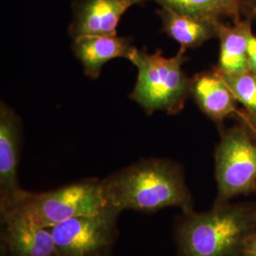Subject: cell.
Segmentation results:
<instances>
[{
  "label": "cell",
  "instance_id": "18",
  "mask_svg": "<svg viewBox=\"0 0 256 256\" xmlns=\"http://www.w3.org/2000/svg\"><path fill=\"white\" fill-rule=\"evenodd\" d=\"M243 256H256V230L248 239Z\"/></svg>",
  "mask_w": 256,
  "mask_h": 256
},
{
  "label": "cell",
  "instance_id": "4",
  "mask_svg": "<svg viewBox=\"0 0 256 256\" xmlns=\"http://www.w3.org/2000/svg\"><path fill=\"white\" fill-rule=\"evenodd\" d=\"M185 54L180 48L173 57H165L160 50L154 54L138 50L132 62L137 66V82L130 98L148 114L164 111L174 115L183 110L191 96V78L182 68Z\"/></svg>",
  "mask_w": 256,
  "mask_h": 256
},
{
  "label": "cell",
  "instance_id": "19",
  "mask_svg": "<svg viewBox=\"0 0 256 256\" xmlns=\"http://www.w3.org/2000/svg\"><path fill=\"white\" fill-rule=\"evenodd\" d=\"M246 8H247L248 14L254 18H256V0H239Z\"/></svg>",
  "mask_w": 256,
  "mask_h": 256
},
{
  "label": "cell",
  "instance_id": "1",
  "mask_svg": "<svg viewBox=\"0 0 256 256\" xmlns=\"http://www.w3.org/2000/svg\"><path fill=\"white\" fill-rule=\"evenodd\" d=\"M106 200L120 212H154L178 207L183 214L194 210L192 194L182 167L167 158H144L102 180Z\"/></svg>",
  "mask_w": 256,
  "mask_h": 256
},
{
  "label": "cell",
  "instance_id": "15",
  "mask_svg": "<svg viewBox=\"0 0 256 256\" xmlns=\"http://www.w3.org/2000/svg\"><path fill=\"white\" fill-rule=\"evenodd\" d=\"M218 74L228 84L236 101L244 106V111L250 114L256 113V74L250 72L240 74H222L218 72Z\"/></svg>",
  "mask_w": 256,
  "mask_h": 256
},
{
  "label": "cell",
  "instance_id": "8",
  "mask_svg": "<svg viewBox=\"0 0 256 256\" xmlns=\"http://www.w3.org/2000/svg\"><path fill=\"white\" fill-rule=\"evenodd\" d=\"M146 0H74L68 32L82 36H115L122 16Z\"/></svg>",
  "mask_w": 256,
  "mask_h": 256
},
{
  "label": "cell",
  "instance_id": "5",
  "mask_svg": "<svg viewBox=\"0 0 256 256\" xmlns=\"http://www.w3.org/2000/svg\"><path fill=\"white\" fill-rule=\"evenodd\" d=\"M218 196L214 205L256 192V136L243 124L221 131L216 153Z\"/></svg>",
  "mask_w": 256,
  "mask_h": 256
},
{
  "label": "cell",
  "instance_id": "14",
  "mask_svg": "<svg viewBox=\"0 0 256 256\" xmlns=\"http://www.w3.org/2000/svg\"><path fill=\"white\" fill-rule=\"evenodd\" d=\"M154 1L160 7L174 10L202 18L222 20L229 18L232 23L248 14L247 8L239 0H146Z\"/></svg>",
  "mask_w": 256,
  "mask_h": 256
},
{
  "label": "cell",
  "instance_id": "17",
  "mask_svg": "<svg viewBox=\"0 0 256 256\" xmlns=\"http://www.w3.org/2000/svg\"><path fill=\"white\" fill-rule=\"evenodd\" d=\"M238 115L243 124L256 136V113L250 114L245 111H238Z\"/></svg>",
  "mask_w": 256,
  "mask_h": 256
},
{
  "label": "cell",
  "instance_id": "9",
  "mask_svg": "<svg viewBox=\"0 0 256 256\" xmlns=\"http://www.w3.org/2000/svg\"><path fill=\"white\" fill-rule=\"evenodd\" d=\"M0 256H58L50 228H39L14 214H1Z\"/></svg>",
  "mask_w": 256,
  "mask_h": 256
},
{
  "label": "cell",
  "instance_id": "7",
  "mask_svg": "<svg viewBox=\"0 0 256 256\" xmlns=\"http://www.w3.org/2000/svg\"><path fill=\"white\" fill-rule=\"evenodd\" d=\"M22 124L9 106L0 104V212L9 209L24 192L20 187L18 167Z\"/></svg>",
  "mask_w": 256,
  "mask_h": 256
},
{
  "label": "cell",
  "instance_id": "13",
  "mask_svg": "<svg viewBox=\"0 0 256 256\" xmlns=\"http://www.w3.org/2000/svg\"><path fill=\"white\" fill-rule=\"evenodd\" d=\"M156 14L162 23V30L168 36L180 45V48H196L206 41L218 37V26L222 20H210L160 7Z\"/></svg>",
  "mask_w": 256,
  "mask_h": 256
},
{
  "label": "cell",
  "instance_id": "2",
  "mask_svg": "<svg viewBox=\"0 0 256 256\" xmlns=\"http://www.w3.org/2000/svg\"><path fill=\"white\" fill-rule=\"evenodd\" d=\"M256 230V203L227 202L205 212H182L174 236L180 256H243Z\"/></svg>",
  "mask_w": 256,
  "mask_h": 256
},
{
  "label": "cell",
  "instance_id": "6",
  "mask_svg": "<svg viewBox=\"0 0 256 256\" xmlns=\"http://www.w3.org/2000/svg\"><path fill=\"white\" fill-rule=\"evenodd\" d=\"M119 210L76 216L50 228L58 256H110L119 236Z\"/></svg>",
  "mask_w": 256,
  "mask_h": 256
},
{
  "label": "cell",
  "instance_id": "3",
  "mask_svg": "<svg viewBox=\"0 0 256 256\" xmlns=\"http://www.w3.org/2000/svg\"><path fill=\"white\" fill-rule=\"evenodd\" d=\"M108 206L102 180L88 178L48 192L24 191L0 214L16 216L39 228H52L72 218L100 214Z\"/></svg>",
  "mask_w": 256,
  "mask_h": 256
},
{
  "label": "cell",
  "instance_id": "12",
  "mask_svg": "<svg viewBox=\"0 0 256 256\" xmlns=\"http://www.w3.org/2000/svg\"><path fill=\"white\" fill-rule=\"evenodd\" d=\"M254 18L247 16L228 25L220 21L218 26L220 52L218 63L214 66L222 74H240L250 72L248 46L252 34Z\"/></svg>",
  "mask_w": 256,
  "mask_h": 256
},
{
  "label": "cell",
  "instance_id": "20",
  "mask_svg": "<svg viewBox=\"0 0 256 256\" xmlns=\"http://www.w3.org/2000/svg\"></svg>",
  "mask_w": 256,
  "mask_h": 256
},
{
  "label": "cell",
  "instance_id": "16",
  "mask_svg": "<svg viewBox=\"0 0 256 256\" xmlns=\"http://www.w3.org/2000/svg\"><path fill=\"white\" fill-rule=\"evenodd\" d=\"M248 59L250 72L256 75V36L252 34L248 41Z\"/></svg>",
  "mask_w": 256,
  "mask_h": 256
},
{
  "label": "cell",
  "instance_id": "10",
  "mask_svg": "<svg viewBox=\"0 0 256 256\" xmlns=\"http://www.w3.org/2000/svg\"><path fill=\"white\" fill-rule=\"evenodd\" d=\"M72 50L81 62L84 74L97 79L102 68L110 60L128 59L131 63L137 54L138 48L130 39L115 36H82L74 39Z\"/></svg>",
  "mask_w": 256,
  "mask_h": 256
},
{
  "label": "cell",
  "instance_id": "11",
  "mask_svg": "<svg viewBox=\"0 0 256 256\" xmlns=\"http://www.w3.org/2000/svg\"><path fill=\"white\" fill-rule=\"evenodd\" d=\"M191 96L200 110L220 126L230 115L238 113L236 99L214 66L191 78Z\"/></svg>",
  "mask_w": 256,
  "mask_h": 256
}]
</instances>
